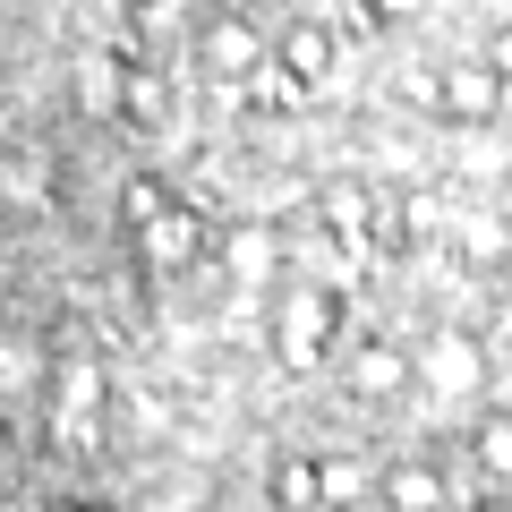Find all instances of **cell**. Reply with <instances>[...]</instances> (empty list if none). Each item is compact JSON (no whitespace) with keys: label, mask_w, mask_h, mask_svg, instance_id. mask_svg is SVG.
<instances>
[{"label":"cell","mask_w":512,"mask_h":512,"mask_svg":"<svg viewBox=\"0 0 512 512\" xmlns=\"http://www.w3.org/2000/svg\"><path fill=\"white\" fill-rule=\"evenodd\" d=\"M180 35H188L197 77H214V86H248V77L274 60V18H265V9H248V0H205Z\"/></svg>","instance_id":"cell-1"},{"label":"cell","mask_w":512,"mask_h":512,"mask_svg":"<svg viewBox=\"0 0 512 512\" xmlns=\"http://www.w3.org/2000/svg\"><path fill=\"white\" fill-rule=\"evenodd\" d=\"M504 111H512V77L495 69L487 52L444 60V77H436V120H453V128H487V120H504Z\"/></svg>","instance_id":"cell-2"},{"label":"cell","mask_w":512,"mask_h":512,"mask_svg":"<svg viewBox=\"0 0 512 512\" xmlns=\"http://www.w3.org/2000/svg\"><path fill=\"white\" fill-rule=\"evenodd\" d=\"M274 325H282V359L316 367L333 350V325H342V291H333V282H291V291L274 299Z\"/></svg>","instance_id":"cell-3"},{"label":"cell","mask_w":512,"mask_h":512,"mask_svg":"<svg viewBox=\"0 0 512 512\" xmlns=\"http://www.w3.org/2000/svg\"><path fill=\"white\" fill-rule=\"evenodd\" d=\"M274 60H282L308 94H325L333 69H342V26H333V18H282V26H274Z\"/></svg>","instance_id":"cell-4"},{"label":"cell","mask_w":512,"mask_h":512,"mask_svg":"<svg viewBox=\"0 0 512 512\" xmlns=\"http://www.w3.org/2000/svg\"><path fill=\"white\" fill-rule=\"evenodd\" d=\"M205 222H197V205H171L154 231H137V265L146 274H188V265H205Z\"/></svg>","instance_id":"cell-5"},{"label":"cell","mask_w":512,"mask_h":512,"mask_svg":"<svg viewBox=\"0 0 512 512\" xmlns=\"http://www.w3.org/2000/svg\"><path fill=\"white\" fill-rule=\"evenodd\" d=\"M316 222H325V239H342V248H376V231H384L376 188L367 180H325L316 188Z\"/></svg>","instance_id":"cell-6"},{"label":"cell","mask_w":512,"mask_h":512,"mask_svg":"<svg viewBox=\"0 0 512 512\" xmlns=\"http://www.w3.org/2000/svg\"><path fill=\"white\" fill-rule=\"evenodd\" d=\"M171 205H188V197L163 180V171H128V180H120V222H128V231H154Z\"/></svg>","instance_id":"cell-7"},{"label":"cell","mask_w":512,"mask_h":512,"mask_svg":"<svg viewBox=\"0 0 512 512\" xmlns=\"http://www.w3.org/2000/svg\"><path fill=\"white\" fill-rule=\"evenodd\" d=\"M171 111V77L154 69V60H128V77H120V120L128 128H154Z\"/></svg>","instance_id":"cell-8"},{"label":"cell","mask_w":512,"mask_h":512,"mask_svg":"<svg viewBox=\"0 0 512 512\" xmlns=\"http://www.w3.org/2000/svg\"><path fill=\"white\" fill-rule=\"evenodd\" d=\"M239 94H248V111H274V120H291V111H308V103H316V94L299 86V77L282 69V60H265V69H256Z\"/></svg>","instance_id":"cell-9"},{"label":"cell","mask_w":512,"mask_h":512,"mask_svg":"<svg viewBox=\"0 0 512 512\" xmlns=\"http://www.w3.org/2000/svg\"><path fill=\"white\" fill-rule=\"evenodd\" d=\"M402 376H410V359L393 342H359L350 350V393H393Z\"/></svg>","instance_id":"cell-10"},{"label":"cell","mask_w":512,"mask_h":512,"mask_svg":"<svg viewBox=\"0 0 512 512\" xmlns=\"http://www.w3.org/2000/svg\"><path fill=\"white\" fill-rule=\"evenodd\" d=\"M222 256H231L239 291H265V274H274V256H265V231H239V248H222Z\"/></svg>","instance_id":"cell-11"},{"label":"cell","mask_w":512,"mask_h":512,"mask_svg":"<svg viewBox=\"0 0 512 512\" xmlns=\"http://www.w3.org/2000/svg\"><path fill=\"white\" fill-rule=\"evenodd\" d=\"M487 60H495V69H504V77H512V26H495V43H487Z\"/></svg>","instance_id":"cell-12"}]
</instances>
